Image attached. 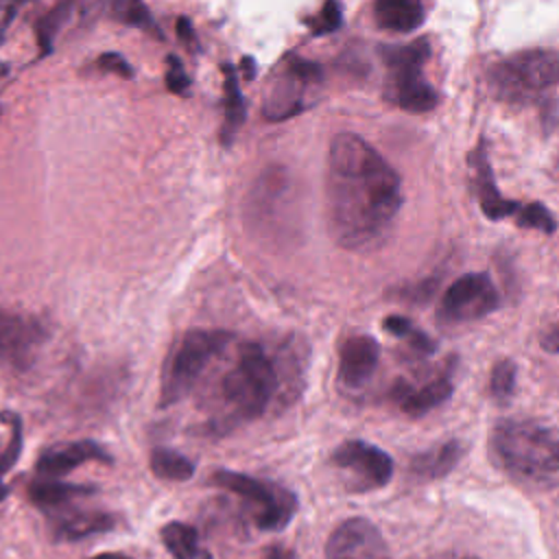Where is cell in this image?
<instances>
[{"label":"cell","instance_id":"ac0fdd59","mask_svg":"<svg viewBox=\"0 0 559 559\" xmlns=\"http://www.w3.org/2000/svg\"><path fill=\"white\" fill-rule=\"evenodd\" d=\"M373 17L380 28L411 33L424 22L421 0H376Z\"/></svg>","mask_w":559,"mask_h":559},{"label":"cell","instance_id":"603a6c76","mask_svg":"<svg viewBox=\"0 0 559 559\" xmlns=\"http://www.w3.org/2000/svg\"><path fill=\"white\" fill-rule=\"evenodd\" d=\"M225 96H223V103H225V124H223V142L227 144L231 140V135L238 131V127L242 124V118H245V100H242V94L238 90V76H236V70L231 66H225Z\"/></svg>","mask_w":559,"mask_h":559},{"label":"cell","instance_id":"30bf717a","mask_svg":"<svg viewBox=\"0 0 559 559\" xmlns=\"http://www.w3.org/2000/svg\"><path fill=\"white\" fill-rule=\"evenodd\" d=\"M330 463L349 476L354 491L380 489L393 476V459L378 445L360 439L343 441L332 452Z\"/></svg>","mask_w":559,"mask_h":559},{"label":"cell","instance_id":"277c9868","mask_svg":"<svg viewBox=\"0 0 559 559\" xmlns=\"http://www.w3.org/2000/svg\"><path fill=\"white\" fill-rule=\"evenodd\" d=\"M234 341L225 330H190L170 349L159 386V406L181 402L197 384L199 376L207 369L210 360Z\"/></svg>","mask_w":559,"mask_h":559},{"label":"cell","instance_id":"4fadbf2b","mask_svg":"<svg viewBox=\"0 0 559 559\" xmlns=\"http://www.w3.org/2000/svg\"><path fill=\"white\" fill-rule=\"evenodd\" d=\"M452 395V371L450 367L437 371L421 384H413L408 380H397L391 389V397L400 406V411L408 417H421L432 408L448 402Z\"/></svg>","mask_w":559,"mask_h":559},{"label":"cell","instance_id":"4316f807","mask_svg":"<svg viewBox=\"0 0 559 559\" xmlns=\"http://www.w3.org/2000/svg\"><path fill=\"white\" fill-rule=\"evenodd\" d=\"M518 225L520 227H528V229H539L544 234H552L557 223L552 218V214L542 205V203H526L520 207V212L515 214Z\"/></svg>","mask_w":559,"mask_h":559},{"label":"cell","instance_id":"5b68a950","mask_svg":"<svg viewBox=\"0 0 559 559\" xmlns=\"http://www.w3.org/2000/svg\"><path fill=\"white\" fill-rule=\"evenodd\" d=\"M210 483L253 504V524L260 531H282L284 526H288L297 511V496L273 480L253 478L249 474L234 469H218L210 476Z\"/></svg>","mask_w":559,"mask_h":559},{"label":"cell","instance_id":"f1b7e54d","mask_svg":"<svg viewBox=\"0 0 559 559\" xmlns=\"http://www.w3.org/2000/svg\"><path fill=\"white\" fill-rule=\"evenodd\" d=\"M314 35H325L332 33L341 26V7L336 0H328L323 9L308 22Z\"/></svg>","mask_w":559,"mask_h":559},{"label":"cell","instance_id":"7a4b0ae2","mask_svg":"<svg viewBox=\"0 0 559 559\" xmlns=\"http://www.w3.org/2000/svg\"><path fill=\"white\" fill-rule=\"evenodd\" d=\"M286 362H282L280 371L273 358L264 352L260 343H242L236 354V362L223 376L218 386V408L212 417V428L216 432L240 426L245 421H253L266 413L273 397L280 395L284 402H290L297 391L284 382Z\"/></svg>","mask_w":559,"mask_h":559},{"label":"cell","instance_id":"4dcf8cb0","mask_svg":"<svg viewBox=\"0 0 559 559\" xmlns=\"http://www.w3.org/2000/svg\"><path fill=\"white\" fill-rule=\"evenodd\" d=\"M98 66L107 72H116L120 76H131V66L118 55V52H107L98 59Z\"/></svg>","mask_w":559,"mask_h":559},{"label":"cell","instance_id":"9c48e42d","mask_svg":"<svg viewBox=\"0 0 559 559\" xmlns=\"http://www.w3.org/2000/svg\"><path fill=\"white\" fill-rule=\"evenodd\" d=\"M500 306V295L487 273H465L443 293L439 319L448 323H465L487 317Z\"/></svg>","mask_w":559,"mask_h":559},{"label":"cell","instance_id":"d590c367","mask_svg":"<svg viewBox=\"0 0 559 559\" xmlns=\"http://www.w3.org/2000/svg\"><path fill=\"white\" fill-rule=\"evenodd\" d=\"M0 474H2V472H0Z\"/></svg>","mask_w":559,"mask_h":559},{"label":"cell","instance_id":"52a82bcc","mask_svg":"<svg viewBox=\"0 0 559 559\" xmlns=\"http://www.w3.org/2000/svg\"><path fill=\"white\" fill-rule=\"evenodd\" d=\"M493 87L504 98H522L559 83V50H526L493 68Z\"/></svg>","mask_w":559,"mask_h":559},{"label":"cell","instance_id":"f546056e","mask_svg":"<svg viewBox=\"0 0 559 559\" xmlns=\"http://www.w3.org/2000/svg\"><path fill=\"white\" fill-rule=\"evenodd\" d=\"M168 66H170V70L166 72V85H168L173 92H177V94H186V92H188V85H190V79L186 76L183 66L179 63L177 57H170V59H168Z\"/></svg>","mask_w":559,"mask_h":559},{"label":"cell","instance_id":"6da1fadb","mask_svg":"<svg viewBox=\"0 0 559 559\" xmlns=\"http://www.w3.org/2000/svg\"><path fill=\"white\" fill-rule=\"evenodd\" d=\"M402 207V181L360 135L338 133L325 166V221L336 245L352 251L378 247Z\"/></svg>","mask_w":559,"mask_h":559},{"label":"cell","instance_id":"8992f818","mask_svg":"<svg viewBox=\"0 0 559 559\" xmlns=\"http://www.w3.org/2000/svg\"><path fill=\"white\" fill-rule=\"evenodd\" d=\"M424 39L384 50V61L391 70V98L406 111L424 114L437 105V92L421 79V66L428 59Z\"/></svg>","mask_w":559,"mask_h":559},{"label":"cell","instance_id":"7402d4cb","mask_svg":"<svg viewBox=\"0 0 559 559\" xmlns=\"http://www.w3.org/2000/svg\"><path fill=\"white\" fill-rule=\"evenodd\" d=\"M148 465L151 472L164 480H188L194 474V463L170 448H153Z\"/></svg>","mask_w":559,"mask_h":559},{"label":"cell","instance_id":"cb8c5ba5","mask_svg":"<svg viewBox=\"0 0 559 559\" xmlns=\"http://www.w3.org/2000/svg\"><path fill=\"white\" fill-rule=\"evenodd\" d=\"M382 328L393 334L395 338L404 341L406 345H411L417 354H432L437 349V343L424 332L419 330L411 319L406 317H400V314H389L384 321H382Z\"/></svg>","mask_w":559,"mask_h":559},{"label":"cell","instance_id":"8fae6325","mask_svg":"<svg viewBox=\"0 0 559 559\" xmlns=\"http://www.w3.org/2000/svg\"><path fill=\"white\" fill-rule=\"evenodd\" d=\"M325 559H393L380 528L367 518L343 520L325 542Z\"/></svg>","mask_w":559,"mask_h":559},{"label":"cell","instance_id":"e0dca14e","mask_svg":"<svg viewBox=\"0 0 559 559\" xmlns=\"http://www.w3.org/2000/svg\"><path fill=\"white\" fill-rule=\"evenodd\" d=\"M465 454V445L461 441H445L437 448H430L411 459V474L421 480H435L448 476L461 456Z\"/></svg>","mask_w":559,"mask_h":559},{"label":"cell","instance_id":"2e32d148","mask_svg":"<svg viewBox=\"0 0 559 559\" xmlns=\"http://www.w3.org/2000/svg\"><path fill=\"white\" fill-rule=\"evenodd\" d=\"M116 515L105 511L63 509L50 515V533L59 542H79L90 535L107 533L116 526Z\"/></svg>","mask_w":559,"mask_h":559},{"label":"cell","instance_id":"9a60e30c","mask_svg":"<svg viewBox=\"0 0 559 559\" xmlns=\"http://www.w3.org/2000/svg\"><path fill=\"white\" fill-rule=\"evenodd\" d=\"M87 461H96V463H111V454L96 441H70V443H57L46 448L39 456H37V472L41 476L48 478H57L63 474H70L72 469H76L79 465L87 463Z\"/></svg>","mask_w":559,"mask_h":559},{"label":"cell","instance_id":"83f0119b","mask_svg":"<svg viewBox=\"0 0 559 559\" xmlns=\"http://www.w3.org/2000/svg\"><path fill=\"white\" fill-rule=\"evenodd\" d=\"M0 419L11 421V443L0 454V472H7V469L13 467V463L17 461V456L22 452V419L11 411H2Z\"/></svg>","mask_w":559,"mask_h":559},{"label":"cell","instance_id":"d6986e66","mask_svg":"<svg viewBox=\"0 0 559 559\" xmlns=\"http://www.w3.org/2000/svg\"><path fill=\"white\" fill-rule=\"evenodd\" d=\"M474 170H476V194H478L480 207H483L487 218L498 221V218H504L509 214L520 212V207H522L520 203L509 201L498 192V188L493 183V177H491V168H489V164L485 162L483 155H476Z\"/></svg>","mask_w":559,"mask_h":559},{"label":"cell","instance_id":"ffe728a7","mask_svg":"<svg viewBox=\"0 0 559 559\" xmlns=\"http://www.w3.org/2000/svg\"><path fill=\"white\" fill-rule=\"evenodd\" d=\"M92 493H96L94 485H74L66 480H55L48 476L46 480H35L28 485V500L41 509H57L70 502L72 498H83Z\"/></svg>","mask_w":559,"mask_h":559},{"label":"cell","instance_id":"836d02e7","mask_svg":"<svg viewBox=\"0 0 559 559\" xmlns=\"http://www.w3.org/2000/svg\"><path fill=\"white\" fill-rule=\"evenodd\" d=\"M94 559H131V557L120 555V552H103V555H96Z\"/></svg>","mask_w":559,"mask_h":559},{"label":"cell","instance_id":"d6a6232c","mask_svg":"<svg viewBox=\"0 0 559 559\" xmlns=\"http://www.w3.org/2000/svg\"><path fill=\"white\" fill-rule=\"evenodd\" d=\"M264 559H295V552L284 546H269L264 550Z\"/></svg>","mask_w":559,"mask_h":559},{"label":"cell","instance_id":"7c38bea8","mask_svg":"<svg viewBox=\"0 0 559 559\" xmlns=\"http://www.w3.org/2000/svg\"><path fill=\"white\" fill-rule=\"evenodd\" d=\"M46 338L39 319L0 306V360L24 369Z\"/></svg>","mask_w":559,"mask_h":559},{"label":"cell","instance_id":"ba28073f","mask_svg":"<svg viewBox=\"0 0 559 559\" xmlns=\"http://www.w3.org/2000/svg\"><path fill=\"white\" fill-rule=\"evenodd\" d=\"M321 68L304 61V59H288L284 68L269 81L264 92L262 114L264 118L280 122L286 118L297 116L308 107V94L319 85Z\"/></svg>","mask_w":559,"mask_h":559},{"label":"cell","instance_id":"3957f363","mask_svg":"<svg viewBox=\"0 0 559 559\" xmlns=\"http://www.w3.org/2000/svg\"><path fill=\"white\" fill-rule=\"evenodd\" d=\"M489 454L496 467L528 489L559 485V430L539 419H500L491 428Z\"/></svg>","mask_w":559,"mask_h":559},{"label":"cell","instance_id":"d4e9b609","mask_svg":"<svg viewBox=\"0 0 559 559\" xmlns=\"http://www.w3.org/2000/svg\"><path fill=\"white\" fill-rule=\"evenodd\" d=\"M518 367L511 358H500L489 373V395L498 404H507L515 391Z\"/></svg>","mask_w":559,"mask_h":559},{"label":"cell","instance_id":"1f68e13d","mask_svg":"<svg viewBox=\"0 0 559 559\" xmlns=\"http://www.w3.org/2000/svg\"><path fill=\"white\" fill-rule=\"evenodd\" d=\"M542 347L546 352H559V323L555 328H550L544 338H542Z\"/></svg>","mask_w":559,"mask_h":559},{"label":"cell","instance_id":"484cf974","mask_svg":"<svg viewBox=\"0 0 559 559\" xmlns=\"http://www.w3.org/2000/svg\"><path fill=\"white\" fill-rule=\"evenodd\" d=\"M116 17L129 26L144 28V31H157L151 17L148 7L142 0H118L116 2Z\"/></svg>","mask_w":559,"mask_h":559},{"label":"cell","instance_id":"5bb4252c","mask_svg":"<svg viewBox=\"0 0 559 559\" xmlns=\"http://www.w3.org/2000/svg\"><path fill=\"white\" fill-rule=\"evenodd\" d=\"M380 362V345L373 336L354 334L338 347V382L345 389L365 386Z\"/></svg>","mask_w":559,"mask_h":559},{"label":"cell","instance_id":"44dd1931","mask_svg":"<svg viewBox=\"0 0 559 559\" xmlns=\"http://www.w3.org/2000/svg\"><path fill=\"white\" fill-rule=\"evenodd\" d=\"M159 537L173 559H210L199 546L197 528L190 524L168 522L159 528Z\"/></svg>","mask_w":559,"mask_h":559},{"label":"cell","instance_id":"e575fe53","mask_svg":"<svg viewBox=\"0 0 559 559\" xmlns=\"http://www.w3.org/2000/svg\"><path fill=\"white\" fill-rule=\"evenodd\" d=\"M461 559H476V557H461Z\"/></svg>","mask_w":559,"mask_h":559}]
</instances>
